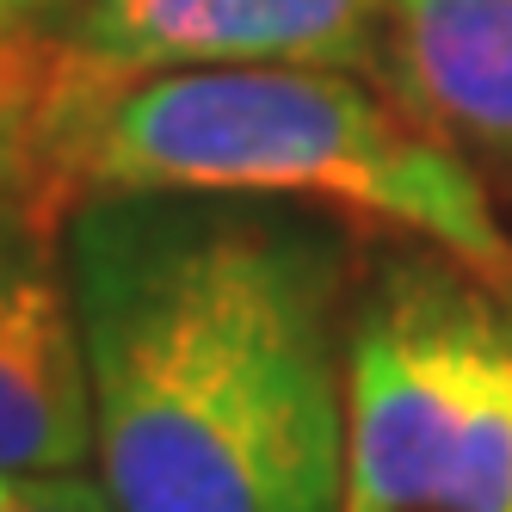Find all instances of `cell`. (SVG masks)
Returning <instances> with one entry per match:
<instances>
[{"label":"cell","instance_id":"obj_5","mask_svg":"<svg viewBox=\"0 0 512 512\" xmlns=\"http://www.w3.org/2000/svg\"><path fill=\"white\" fill-rule=\"evenodd\" d=\"M93 377L62 260V223L0 210V469H87Z\"/></svg>","mask_w":512,"mask_h":512},{"label":"cell","instance_id":"obj_2","mask_svg":"<svg viewBox=\"0 0 512 512\" xmlns=\"http://www.w3.org/2000/svg\"><path fill=\"white\" fill-rule=\"evenodd\" d=\"M25 198L44 223L93 192H235L395 229L512 284V229L482 173L352 68H161L93 75L50 25L19 56Z\"/></svg>","mask_w":512,"mask_h":512},{"label":"cell","instance_id":"obj_9","mask_svg":"<svg viewBox=\"0 0 512 512\" xmlns=\"http://www.w3.org/2000/svg\"><path fill=\"white\" fill-rule=\"evenodd\" d=\"M56 7V0H0V38H13V31H25L31 19H44Z\"/></svg>","mask_w":512,"mask_h":512},{"label":"cell","instance_id":"obj_4","mask_svg":"<svg viewBox=\"0 0 512 512\" xmlns=\"http://www.w3.org/2000/svg\"><path fill=\"white\" fill-rule=\"evenodd\" d=\"M44 25L62 56L93 75L260 62L377 75L389 0H68Z\"/></svg>","mask_w":512,"mask_h":512},{"label":"cell","instance_id":"obj_6","mask_svg":"<svg viewBox=\"0 0 512 512\" xmlns=\"http://www.w3.org/2000/svg\"><path fill=\"white\" fill-rule=\"evenodd\" d=\"M371 81L451 149L512 161V0H389Z\"/></svg>","mask_w":512,"mask_h":512},{"label":"cell","instance_id":"obj_10","mask_svg":"<svg viewBox=\"0 0 512 512\" xmlns=\"http://www.w3.org/2000/svg\"><path fill=\"white\" fill-rule=\"evenodd\" d=\"M56 7H68V0H56Z\"/></svg>","mask_w":512,"mask_h":512},{"label":"cell","instance_id":"obj_1","mask_svg":"<svg viewBox=\"0 0 512 512\" xmlns=\"http://www.w3.org/2000/svg\"><path fill=\"white\" fill-rule=\"evenodd\" d=\"M93 469L124 512H346L352 229L235 192H93L62 223Z\"/></svg>","mask_w":512,"mask_h":512},{"label":"cell","instance_id":"obj_8","mask_svg":"<svg viewBox=\"0 0 512 512\" xmlns=\"http://www.w3.org/2000/svg\"><path fill=\"white\" fill-rule=\"evenodd\" d=\"M13 198H25V136H19V118L0 105V210H7Z\"/></svg>","mask_w":512,"mask_h":512},{"label":"cell","instance_id":"obj_3","mask_svg":"<svg viewBox=\"0 0 512 512\" xmlns=\"http://www.w3.org/2000/svg\"><path fill=\"white\" fill-rule=\"evenodd\" d=\"M346 512H512V284L426 241L352 297Z\"/></svg>","mask_w":512,"mask_h":512},{"label":"cell","instance_id":"obj_7","mask_svg":"<svg viewBox=\"0 0 512 512\" xmlns=\"http://www.w3.org/2000/svg\"><path fill=\"white\" fill-rule=\"evenodd\" d=\"M0 512H124L99 469H0Z\"/></svg>","mask_w":512,"mask_h":512}]
</instances>
